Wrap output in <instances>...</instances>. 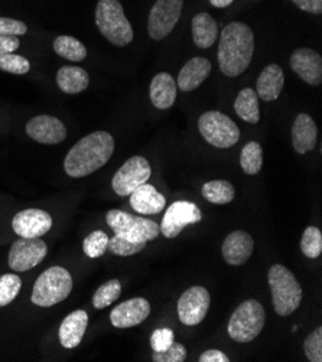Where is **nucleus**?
Wrapping results in <instances>:
<instances>
[{"label":"nucleus","mask_w":322,"mask_h":362,"mask_svg":"<svg viewBox=\"0 0 322 362\" xmlns=\"http://www.w3.org/2000/svg\"><path fill=\"white\" fill-rule=\"evenodd\" d=\"M115 152V139L110 133L98 130L79 140L64 160V169L71 177H84L110 160Z\"/></svg>","instance_id":"obj_1"},{"label":"nucleus","mask_w":322,"mask_h":362,"mask_svg":"<svg viewBox=\"0 0 322 362\" xmlns=\"http://www.w3.org/2000/svg\"><path fill=\"white\" fill-rule=\"evenodd\" d=\"M52 227V218L47 211L29 208L18 212L12 220L13 231L22 238H40Z\"/></svg>","instance_id":"obj_14"},{"label":"nucleus","mask_w":322,"mask_h":362,"mask_svg":"<svg viewBox=\"0 0 322 362\" xmlns=\"http://www.w3.org/2000/svg\"><path fill=\"white\" fill-rule=\"evenodd\" d=\"M122 293V284L117 279H112L103 283L93 296V305L96 309H105L119 299Z\"/></svg>","instance_id":"obj_31"},{"label":"nucleus","mask_w":322,"mask_h":362,"mask_svg":"<svg viewBox=\"0 0 322 362\" xmlns=\"http://www.w3.org/2000/svg\"><path fill=\"white\" fill-rule=\"evenodd\" d=\"M233 2H234V0H209V4H211L214 8H219V9L227 8V6H230Z\"/></svg>","instance_id":"obj_44"},{"label":"nucleus","mask_w":322,"mask_h":362,"mask_svg":"<svg viewBox=\"0 0 322 362\" xmlns=\"http://www.w3.org/2000/svg\"><path fill=\"white\" fill-rule=\"evenodd\" d=\"M105 221L115 231V235H120L129 241L148 243L161 234L159 224L152 220L134 216L120 209H112L105 214Z\"/></svg>","instance_id":"obj_7"},{"label":"nucleus","mask_w":322,"mask_h":362,"mask_svg":"<svg viewBox=\"0 0 322 362\" xmlns=\"http://www.w3.org/2000/svg\"><path fill=\"white\" fill-rule=\"evenodd\" d=\"M185 359H187V348L180 342H173L166 351L154 352L152 355L154 362H184Z\"/></svg>","instance_id":"obj_38"},{"label":"nucleus","mask_w":322,"mask_h":362,"mask_svg":"<svg viewBox=\"0 0 322 362\" xmlns=\"http://www.w3.org/2000/svg\"><path fill=\"white\" fill-rule=\"evenodd\" d=\"M202 218L201 209L197 204L190 201H176L165 212L162 224L159 226L161 234L165 238H175L183 233L190 224H197Z\"/></svg>","instance_id":"obj_11"},{"label":"nucleus","mask_w":322,"mask_h":362,"mask_svg":"<svg viewBox=\"0 0 322 362\" xmlns=\"http://www.w3.org/2000/svg\"><path fill=\"white\" fill-rule=\"evenodd\" d=\"M26 133L30 139L42 144H58L67 137V127L54 116H37L26 123Z\"/></svg>","instance_id":"obj_16"},{"label":"nucleus","mask_w":322,"mask_h":362,"mask_svg":"<svg viewBox=\"0 0 322 362\" xmlns=\"http://www.w3.org/2000/svg\"><path fill=\"white\" fill-rule=\"evenodd\" d=\"M236 191L229 180H209L202 187V197L216 205H226L234 199Z\"/></svg>","instance_id":"obj_28"},{"label":"nucleus","mask_w":322,"mask_h":362,"mask_svg":"<svg viewBox=\"0 0 322 362\" xmlns=\"http://www.w3.org/2000/svg\"><path fill=\"white\" fill-rule=\"evenodd\" d=\"M57 84L65 94L83 93L90 84L88 72L80 66L65 65L57 72Z\"/></svg>","instance_id":"obj_26"},{"label":"nucleus","mask_w":322,"mask_h":362,"mask_svg":"<svg viewBox=\"0 0 322 362\" xmlns=\"http://www.w3.org/2000/svg\"><path fill=\"white\" fill-rule=\"evenodd\" d=\"M240 166L246 175H258L263 166V151L260 143L248 141L240 153Z\"/></svg>","instance_id":"obj_30"},{"label":"nucleus","mask_w":322,"mask_h":362,"mask_svg":"<svg viewBox=\"0 0 322 362\" xmlns=\"http://www.w3.org/2000/svg\"><path fill=\"white\" fill-rule=\"evenodd\" d=\"M151 175V163L143 156H133L113 176V191L120 197H129L137 187L146 184Z\"/></svg>","instance_id":"obj_10"},{"label":"nucleus","mask_w":322,"mask_h":362,"mask_svg":"<svg viewBox=\"0 0 322 362\" xmlns=\"http://www.w3.org/2000/svg\"><path fill=\"white\" fill-rule=\"evenodd\" d=\"M107 245H109V237H107L104 231L98 230L93 231L84 238L83 250L86 252V256H88L90 259H98L105 252Z\"/></svg>","instance_id":"obj_35"},{"label":"nucleus","mask_w":322,"mask_h":362,"mask_svg":"<svg viewBox=\"0 0 322 362\" xmlns=\"http://www.w3.org/2000/svg\"><path fill=\"white\" fill-rule=\"evenodd\" d=\"M21 42L18 36H2L0 35V55L12 54L19 48Z\"/></svg>","instance_id":"obj_42"},{"label":"nucleus","mask_w":322,"mask_h":362,"mask_svg":"<svg viewBox=\"0 0 322 362\" xmlns=\"http://www.w3.org/2000/svg\"><path fill=\"white\" fill-rule=\"evenodd\" d=\"M175 342L173 339V331L169 328H159L155 329L151 335V346L154 352H163L166 351L172 344Z\"/></svg>","instance_id":"obj_39"},{"label":"nucleus","mask_w":322,"mask_h":362,"mask_svg":"<svg viewBox=\"0 0 322 362\" xmlns=\"http://www.w3.org/2000/svg\"><path fill=\"white\" fill-rule=\"evenodd\" d=\"M146 243H134L129 241L120 235H115L113 238H109V245H107V250H109L112 255L119 256V257H129L134 256L142 250H145Z\"/></svg>","instance_id":"obj_34"},{"label":"nucleus","mask_w":322,"mask_h":362,"mask_svg":"<svg viewBox=\"0 0 322 362\" xmlns=\"http://www.w3.org/2000/svg\"><path fill=\"white\" fill-rule=\"evenodd\" d=\"M318 137V129L314 119L309 115L301 113L292 126V144L299 155H305L314 151Z\"/></svg>","instance_id":"obj_22"},{"label":"nucleus","mask_w":322,"mask_h":362,"mask_svg":"<svg viewBox=\"0 0 322 362\" xmlns=\"http://www.w3.org/2000/svg\"><path fill=\"white\" fill-rule=\"evenodd\" d=\"M149 95L152 104L159 110H168L176 100V83L169 72H159L151 83Z\"/></svg>","instance_id":"obj_24"},{"label":"nucleus","mask_w":322,"mask_h":362,"mask_svg":"<svg viewBox=\"0 0 322 362\" xmlns=\"http://www.w3.org/2000/svg\"><path fill=\"white\" fill-rule=\"evenodd\" d=\"M266 323L265 308L255 299L244 300L237 306L229 320V335L238 344H248L260 335Z\"/></svg>","instance_id":"obj_6"},{"label":"nucleus","mask_w":322,"mask_h":362,"mask_svg":"<svg viewBox=\"0 0 322 362\" xmlns=\"http://www.w3.org/2000/svg\"><path fill=\"white\" fill-rule=\"evenodd\" d=\"M304 352L308 361L322 362V328L318 327L304 342Z\"/></svg>","instance_id":"obj_37"},{"label":"nucleus","mask_w":322,"mask_h":362,"mask_svg":"<svg viewBox=\"0 0 322 362\" xmlns=\"http://www.w3.org/2000/svg\"><path fill=\"white\" fill-rule=\"evenodd\" d=\"M301 250L308 259H318L322 252V233L316 227H308L301 238Z\"/></svg>","instance_id":"obj_32"},{"label":"nucleus","mask_w":322,"mask_h":362,"mask_svg":"<svg viewBox=\"0 0 322 362\" xmlns=\"http://www.w3.org/2000/svg\"><path fill=\"white\" fill-rule=\"evenodd\" d=\"M211 74V62L207 58L195 57L190 59L178 76V87L184 93L197 90Z\"/></svg>","instance_id":"obj_19"},{"label":"nucleus","mask_w":322,"mask_h":362,"mask_svg":"<svg viewBox=\"0 0 322 362\" xmlns=\"http://www.w3.org/2000/svg\"><path fill=\"white\" fill-rule=\"evenodd\" d=\"M211 298L205 287L192 286L181 295L178 300V316L187 327H195L201 323L209 309Z\"/></svg>","instance_id":"obj_13"},{"label":"nucleus","mask_w":322,"mask_h":362,"mask_svg":"<svg viewBox=\"0 0 322 362\" xmlns=\"http://www.w3.org/2000/svg\"><path fill=\"white\" fill-rule=\"evenodd\" d=\"M301 11L319 15L322 12V0H291Z\"/></svg>","instance_id":"obj_41"},{"label":"nucleus","mask_w":322,"mask_h":362,"mask_svg":"<svg viewBox=\"0 0 322 362\" xmlns=\"http://www.w3.org/2000/svg\"><path fill=\"white\" fill-rule=\"evenodd\" d=\"M198 361L200 362H230V358L219 349H208L200 356Z\"/></svg>","instance_id":"obj_43"},{"label":"nucleus","mask_w":322,"mask_h":362,"mask_svg":"<svg viewBox=\"0 0 322 362\" xmlns=\"http://www.w3.org/2000/svg\"><path fill=\"white\" fill-rule=\"evenodd\" d=\"M28 26L22 21L11 19V18H0V35L2 36H21L25 35Z\"/></svg>","instance_id":"obj_40"},{"label":"nucleus","mask_w":322,"mask_h":362,"mask_svg":"<svg viewBox=\"0 0 322 362\" xmlns=\"http://www.w3.org/2000/svg\"><path fill=\"white\" fill-rule=\"evenodd\" d=\"M255 55V33L243 22H231L222 30L219 65L224 76L234 78L248 68Z\"/></svg>","instance_id":"obj_2"},{"label":"nucleus","mask_w":322,"mask_h":362,"mask_svg":"<svg viewBox=\"0 0 322 362\" xmlns=\"http://www.w3.org/2000/svg\"><path fill=\"white\" fill-rule=\"evenodd\" d=\"M0 69L5 72H11V74H26L30 69V64L26 58L16 55V54H4L0 55Z\"/></svg>","instance_id":"obj_36"},{"label":"nucleus","mask_w":322,"mask_h":362,"mask_svg":"<svg viewBox=\"0 0 322 362\" xmlns=\"http://www.w3.org/2000/svg\"><path fill=\"white\" fill-rule=\"evenodd\" d=\"M268 280L275 312L279 316L292 315L302 303V286L295 274L288 267L275 264L269 270Z\"/></svg>","instance_id":"obj_3"},{"label":"nucleus","mask_w":322,"mask_h":362,"mask_svg":"<svg viewBox=\"0 0 322 362\" xmlns=\"http://www.w3.org/2000/svg\"><path fill=\"white\" fill-rule=\"evenodd\" d=\"M291 68L295 74L309 86H319L322 83V58L311 48H298L289 59Z\"/></svg>","instance_id":"obj_15"},{"label":"nucleus","mask_w":322,"mask_h":362,"mask_svg":"<svg viewBox=\"0 0 322 362\" xmlns=\"http://www.w3.org/2000/svg\"><path fill=\"white\" fill-rule=\"evenodd\" d=\"M151 315V303L143 298H134L117 305L112 313L110 320L115 328H133L145 322Z\"/></svg>","instance_id":"obj_17"},{"label":"nucleus","mask_w":322,"mask_h":362,"mask_svg":"<svg viewBox=\"0 0 322 362\" xmlns=\"http://www.w3.org/2000/svg\"><path fill=\"white\" fill-rule=\"evenodd\" d=\"M96 25L104 38L116 47H126L133 41V28L119 0H98Z\"/></svg>","instance_id":"obj_4"},{"label":"nucleus","mask_w":322,"mask_h":362,"mask_svg":"<svg viewBox=\"0 0 322 362\" xmlns=\"http://www.w3.org/2000/svg\"><path fill=\"white\" fill-rule=\"evenodd\" d=\"M73 291V277L64 267L47 269L33 284L30 300L41 308H51L65 300Z\"/></svg>","instance_id":"obj_5"},{"label":"nucleus","mask_w":322,"mask_h":362,"mask_svg":"<svg viewBox=\"0 0 322 362\" xmlns=\"http://www.w3.org/2000/svg\"><path fill=\"white\" fill-rule=\"evenodd\" d=\"M87 325H88V315L84 310H76L73 313H69L61 323L59 327V342L64 348L67 349H73L77 348L83 337L87 331Z\"/></svg>","instance_id":"obj_21"},{"label":"nucleus","mask_w":322,"mask_h":362,"mask_svg":"<svg viewBox=\"0 0 322 362\" xmlns=\"http://www.w3.org/2000/svg\"><path fill=\"white\" fill-rule=\"evenodd\" d=\"M219 38V25L209 13L201 12L192 18V40L194 44L207 49L216 44Z\"/></svg>","instance_id":"obj_25"},{"label":"nucleus","mask_w":322,"mask_h":362,"mask_svg":"<svg viewBox=\"0 0 322 362\" xmlns=\"http://www.w3.org/2000/svg\"><path fill=\"white\" fill-rule=\"evenodd\" d=\"M22 279L16 274H4L0 277V308L13 302L21 292Z\"/></svg>","instance_id":"obj_33"},{"label":"nucleus","mask_w":322,"mask_h":362,"mask_svg":"<svg viewBox=\"0 0 322 362\" xmlns=\"http://www.w3.org/2000/svg\"><path fill=\"white\" fill-rule=\"evenodd\" d=\"M198 130L211 146L219 149L233 148L240 139L238 126L222 112H207L198 119Z\"/></svg>","instance_id":"obj_8"},{"label":"nucleus","mask_w":322,"mask_h":362,"mask_svg":"<svg viewBox=\"0 0 322 362\" xmlns=\"http://www.w3.org/2000/svg\"><path fill=\"white\" fill-rule=\"evenodd\" d=\"M284 86V74L283 69L277 64H270L268 65L258 78L256 83V94L259 98L263 101H275L279 98L282 90Z\"/></svg>","instance_id":"obj_23"},{"label":"nucleus","mask_w":322,"mask_h":362,"mask_svg":"<svg viewBox=\"0 0 322 362\" xmlns=\"http://www.w3.org/2000/svg\"><path fill=\"white\" fill-rule=\"evenodd\" d=\"M48 245L41 238H19L9 251V267L15 272H26L37 267L47 256Z\"/></svg>","instance_id":"obj_12"},{"label":"nucleus","mask_w":322,"mask_h":362,"mask_svg":"<svg viewBox=\"0 0 322 362\" xmlns=\"http://www.w3.org/2000/svg\"><path fill=\"white\" fill-rule=\"evenodd\" d=\"M255 241L253 237L246 231L230 233L222 247L224 260L230 266H243L253 255Z\"/></svg>","instance_id":"obj_18"},{"label":"nucleus","mask_w":322,"mask_h":362,"mask_svg":"<svg viewBox=\"0 0 322 362\" xmlns=\"http://www.w3.org/2000/svg\"><path fill=\"white\" fill-rule=\"evenodd\" d=\"M132 208L140 215H156L165 209V197L152 185L143 184L137 187L130 195Z\"/></svg>","instance_id":"obj_20"},{"label":"nucleus","mask_w":322,"mask_h":362,"mask_svg":"<svg viewBox=\"0 0 322 362\" xmlns=\"http://www.w3.org/2000/svg\"><path fill=\"white\" fill-rule=\"evenodd\" d=\"M183 8L184 0H156L148 19V33L154 41H162L173 30Z\"/></svg>","instance_id":"obj_9"},{"label":"nucleus","mask_w":322,"mask_h":362,"mask_svg":"<svg viewBox=\"0 0 322 362\" xmlns=\"http://www.w3.org/2000/svg\"><path fill=\"white\" fill-rule=\"evenodd\" d=\"M54 51L69 61H83L87 57V48L83 45L74 36H68V35H61L54 41Z\"/></svg>","instance_id":"obj_29"},{"label":"nucleus","mask_w":322,"mask_h":362,"mask_svg":"<svg viewBox=\"0 0 322 362\" xmlns=\"http://www.w3.org/2000/svg\"><path fill=\"white\" fill-rule=\"evenodd\" d=\"M234 110L241 120L258 124L260 120V108L256 91L253 88H243L234 101Z\"/></svg>","instance_id":"obj_27"}]
</instances>
